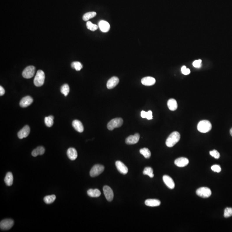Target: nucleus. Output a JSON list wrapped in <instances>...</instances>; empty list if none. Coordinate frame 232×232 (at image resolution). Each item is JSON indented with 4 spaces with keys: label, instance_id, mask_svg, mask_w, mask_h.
Here are the masks:
<instances>
[{
    "label": "nucleus",
    "instance_id": "30",
    "mask_svg": "<svg viewBox=\"0 0 232 232\" xmlns=\"http://www.w3.org/2000/svg\"><path fill=\"white\" fill-rule=\"evenodd\" d=\"M53 119L54 117L53 116H49L45 117L44 121L47 127H50L52 126L53 124Z\"/></svg>",
    "mask_w": 232,
    "mask_h": 232
},
{
    "label": "nucleus",
    "instance_id": "24",
    "mask_svg": "<svg viewBox=\"0 0 232 232\" xmlns=\"http://www.w3.org/2000/svg\"><path fill=\"white\" fill-rule=\"evenodd\" d=\"M87 194L90 197H98L101 195L100 191L98 189H90L87 191Z\"/></svg>",
    "mask_w": 232,
    "mask_h": 232
},
{
    "label": "nucleus",
    "instance_id": "17",
    "mask_svg": "<svg viewBox=\"0 0 232 232\" xmlns=\"http://www.w3.org/2000/svg\"><path fill=\"white\" fill-rule=\"evenodd\" d=\"M142 84L146 86H151L154 85L156 83V80L154 78L151 77H144L141 81Z\"/></svg>",
    "mask_w": 232,
    "mask_h": 232
},
{
    "label": "nucleus",
    "instance_id": "2",
    "mask_svg": "<svg viewBox=\"0 0 232 232\" xmlns=\"http://www.w3.org/2000/svg\"><path fill=\"white\" fill-rule=\"evenodd\" d=\"M212 128L211 123L207 120L200 121L197 125V130L202 133L208 132L211 130Z\"/></svg>",
    "mask_w": 232,
    "mask_h": 232
},
{
    "label": "nucleus",
    "instance_id": "36",
    "mask_svg": "<svg viewBox=\"0 0 232 232\" xmlns=\"http://www.w3.org/2000/svg\"><path fill=\"white\" fill-rule=\"evenodd\" d=\"M193 65L195 68H200L202 66V60H199L194 61L193 63Z\"/></svg>",
    "mask_w": 232,
    "mask_h": 232
},
{
    "label": "nucleus",
    "instance_id": "32",
    "mask_svg": "<svg viewBox=\"0 0 232 232\" xmlns=\"http://www.w3.org/2000/svg\"><path fill=\"white\" fill-rule=\"evenodd\" d=\"M71 66L73 69H75L77 71H80L83 68V65L80 62H73L71 64Z\"/></svg>",
    "mask_w": 232,
    "mask_h": 232
},
{
    "label": "nucleus",
    "instance_id": "8",
    "mask_svg": "<svg viewBox=\"0 0 232 232\" xmlns=\"http://www.w3.org/2000/svg\"><path fill=\"white\" fill-rule=\"evenodd\" d=\"M35 73V68L33 66L26 67L22 72V75L26 79H29L34 76Z\"/></svg>",
    "mask_w": 232,
    "mask_h": 232
},
{
    "label": "nucleus",
    "instance_id": "19",
    "mask_svg": "<svg viewBox=\"0 0 232 232\" xmlns=\"http://www.w3.org/2000/svg\"><path fill=\"white\" fill-rule=\"evenodd\" d=\"M67 154L71 161H74L77 157V152L75 148L70 147L67 151Z\"/></svg>",
    "mask_w": 232,
    "mask_h": 232
},
{
    "label": "nucleus",
    "instance_id": "33",
    "mask_svg": "<svg viewBox=\"0 0 232 232\" xmlns=\"http://www.w3.org/2000/svg\"><path fill=\"white\" fill-rule=\"evenodd\" d=\"M86 27L88 29L92 31H96L98 28V25L94 24L90 21H88L86 22Z\"/></svg>",
    "mask_w": 232,
    "mask_h": 232
},
{
    "label": "nucleus",
    "instance_id": "16",
    "mask_svg": "<svg viewBox=\"0 0 232 232\" xmlns=\"http://www.w3.org/2000/svg\"><path fill=\"white\" fill-rule=\"evenodd\" d=\"M119 79L117 77H113L110 78L107 83V88L108 89H113L119 83Z\"/></svg>",
    "mask_w": 232,
    "mask_h": 232
},
{
    "label": "nucleus",
    "instance_id": "9",
    "mask_svg": "<svg viewBox=\"0 0 232 232\" xmlns=\"http://www.w3.org/2000/svg\"><path fill=\"white\" fill-rule=\"evenodd\" d=\"M104 193L107 200L111 202L114 198V193L112 189L108 186H104L103 188Z\"/></svg>",
    "mask_w": 232,
    "mask_h": 232
},
{
    "label": "nucleus",
    "instance_id": "10",
    "mask_svg": "<svg viewBox=\"0 0 232 232\" xmlns=\"http://www.w3.org/2000/svg\"><path fill=\"white\" fill-rule=\"evenodd\" d=\"M30 132V129L29 125H25L18 133V137L19 139H22L28 137Z\"/></svg>",
    "mask_w": 232,
    "mask_h": 232
},
{
    "label": "nucleus",
    "instance_id": "40",
    "mask_svg": "<svg viewBox=\"0 0 232 232\" xmlns=\"http://www.w3.org/2000/svg\"><path fill=\"white\" fill-rule=\"evenodd\" d=\"M5 91L3 87L2 86H0V95L2 96L5 94Z\"/></svg>",
    "mask_w": 232,
    "mask_h": 232
},
{
    "label": "nucleus",
    "instance_id": "12",
    "mask_svg": "<svg viewBox=\"0 0 232 232\" xmlns=\"http://www.w3.org/2000/svg\"><path fill=\"white\" fill-rule=\"evenodd\" d=\"M115 165L117 170L121 173L125 175L128 173V169L127 166L121 161H116Z\"/></svg>",
    "mask_w": 232,
    "mask_h": 232
},
{
    "label": "nucleus",
    "instance_id": "13",
    "mask_svg": "<svg viewBox=\"0 0 232 232\" xmlns=\"http://www.w3.org/2000/svg\"><path fill=\"white\" fill-rule=\"evenodd\" d=\"M33 102V100L31 96H25L22 99L20 102V106L22 108H25V107L29 106L30 104H32Z\"/></svg>",
    "mask_w": 232,
    "mask_h": 232
},
{
    "label": "nucleus",
    "instance_id": "18",
    "mask_svg": "<svg viewBox=\"0 0 232 232\" xmlns=\"http://www.w3.org/2000/svg\"><path fill=\"white\" fill-rule=\"evenodd\" d=\"M99 27L103 32H107L110 29V25L108 22L104 20H101L99 22Z\"/></svg>",
    "mask_w": 232,
    "mask_h": 232
},
{
    "label": "nucleus",
    "instance_id": "4",
    "mask_svg": "<svg viewBox=\"0 0 232 232\" xmlns=\"http://www.w3.org/2000/svg\"><path fill=\"white\" fill-rule=\"evenodd\" d=\"M123 124V120L121 118H116L111 120L108 125L107 127L109 130H113L115 128L121 127Z\"/></svg>",
    "mask_w": 232,
    "mask_h": 232
},
{
    "label": "nucleus",
    "instance_id": "41",
    "mask_svg": "<svg viewBox=\"0 0 232 232\" xmlns=\"http://www.w3.org/2000/svg\"><path fill=\"white\" fill-rule=\"evenodd\" d=\"M141 116L142 118H146V116H147V112L144 111H142L141 112Z\"/></svg>",
    "mask_w": 232,
    "mask_h": 232
},
{
    "label": "nucleus",
    "instance_id": "27",
    "mask_svg": "<svg viewBox=\"0 0 232 232\" xmlns=\"http://www.w3.org/2000/svg\"><path fill=\"white\" fill-rule=\"evenodd\" d=\"M56 199V196L55 195H52L46 196L44 197L43 200L44 202L47 204H50L53 203Z\"/></svg>",
    "mask_w": 232,
    "mask_h": 232
},
{
    "label": "nucleus",
    "instance_id": "25",
    "mask_svg": "<svg viewBox=\"0 0 232 232\" xmlns=\"http://www.w3.org/2000/svg\"><path fill=\"white\" fill-rule=\"evenodd\" d=\"M45 149L43 147L40 146L34 149L32 153V156L34 157L38 156V155H42L44 154L45 153Z\"/></svg>",
    "mask_w": 232,
    "mask_h": 232
},
{
    "label": "nucleus",
    "instance_id": "5",
    "mask_svg": "<svg viewBox=\"0 0 232 232\" xmlns=\"http://www.w3.org/2000/svg\"><path fill=\"white\" fill-rule=\"evenodd\" d=\"M104 166L102 165L96 164L94 165L90 171V175L92 177L98 176L104 171Z\"/></svg>",
    "mask_w": 232,
    "mask_h": 232
},
{
    "label": "nucleus",
    "instance_id": "7",
    "mask_svg": "<svg viewBox=\"0 0 232 232\" xmlns=\"http://www.w3.org/2000/svg\"><path fill=\"white\" fill-rule=\"evenodd\" d=\"M14 225V221L11 219H6L1 221L0 228L1 230L7 231L10 230Z\"/></svg>",
    "mask_w": 232,
    "mask_h": 232
},
{
    "label": "nucleus",
    "instance_id": "23",
    "mask_svg": "<svg viewBox=\"0 0 232 232\" xmlns=\"http://www.w3.org/2000/svg\"><path fill=\"white\" fill-rule=\"evenodd\" d=\"M13 177L12 173L11 172H8L4 178V182L6 185L11 186L13 184Z\"/></svg>",
    "mask_w": 232,
    "mask_h": 232
},
{
    "label": "nucleus",
    "instance_id": "42",
    "mask_svg": "<svg viewBox=\"0 0 232 232\" xmlns=\"http://www.w3.org/2000/svg\"><path fill=\"white\" fill-rule=\"evenodd\" d=\"M230 133H231V135L232 136V128L230 130Z\"/></svg>",
    "mask_w": 232,
    "mask_h": 232
},
{
    "label": "nucleus",
    "instance_id": "21",
    "mask_svg": "<svg viewBox=\"0 0 232 232\" xmlns=\"http://www.w3.org/2000/svg\"><path fill=\"white\" fill-rule=\"evenodd\" d=\"M145 204L150 207H156L159 206L161 204V202L156 199H147L145 201Z\"/></svg>",
    "mask_w": 232,
    "mask_h": 232
},
{
    "label": "nucleus",
    "instance_id": "11",
    "mask_svg": "<svg viewBox=\"0 0 232 232\" xmlns=\"http://www.w3.org/2000/svg\"><path fill=\"white\" fill-rule=\"evenodd\" d=\"M140 139L139 133H135L134 135H130L125 139V143L127 144H134L137 143Z\"/></svg>",
    "mask_w": 232,
    "mask_h": 232
},
{
    "label": "nucleus",
    "instance_id": "15",
    "mask_svg": "<svg viewBox=\"0 0 232 232\" xmlns=\"http://www.w3.org/2000/svg\"><path fill=\"white\" fill-rule=\"evenodd\" d=\"M163 179L164 183L170 189H173L175 188V184L174 182L170 176L167 175H164Z\"/></svg>",
    "mask_w": 232,
    "mask_h": 232
},
{
    "label": "nucleus",
    "instance_id": "29",
    "mask_svg": "<svg viewBox=\"0 0 232 232\" xmlns=\"http://www.w3.org/2000/svg\"><path fill=\"white\" fill-rule=\"evenodd\" d=\"M140 153L141 154L143 155L145 158L148 159L151 157V152L148 148L144 147V148L140 149Z\"/></svg>",
    "mask_w": 232,
    "mask_h": 232
},
{
    "label": "nucleus",
    "instance_id": "26",
    "mask_svg": "<svg viewBox=\"0 0 232 232\" xmlns=\"http://www.w3.org/2000/svg\"><path fill=\"white\" fill-rule=\"evenodd\" d=\"M96 15V12H90L86 13L83 16V20L85 21H87L92 18L95 17Z\"/></svg>",
    "mask_w": 232,
    "mask_h": 232
},
{
    "label": "nucleus",
    "instance_id": "22",
    "mask_svg": "<svg viewBox=\"0 0 232 232\" xmlns=\"http://www.w3.org/2000/svg\"><path fill=\"white\" fill-rule=\"evenodd\" d=\"M168 108L172 111H175L178 108V104L177 101L175 99H171L169 100L167 102Z\"/></svg>",
    "mask_w": 232,
    "mask_h": 232
},
{
    "label": "nucleus",
    "instance_id": "31",
    "mask_svg": "<svg viewBox=\"0 0 232 232\" xmlns=\"http://www.w3.org/2000/svg\"><path fill=\"white\" fill-rule=\"evenodd\" d=\"M70 91V88L69 85L64 84L62 86L61 88V92L65 96H67Z\"/></svg>",
    "mask_w": 232,
    "mask_h": 232
},
{
    "label": "nucleus",
    "instance_id": "1",
    "mask_svg": "<svg viewBox=\"0 0 232 232\" xmlns=\"http://www.w3.org/2000/svg\"><path fill=\"white\" fill-rule=\"evenodd\" d=\"M180 133L178 132H174L171 134L168 137L165 142V144L167 147H173L176 144L179 142L180 139Z\"/></svg>",
    "mask_w": 232,
    "mask_h": 232
},
{
    "label": "nucleus",
    "instance_id": "6",
    "mask_svg": "<svg viewBox=\"0 0 232 232\" xmlns=\"http://www.w3.org/2000/svg\"><path fill=\"white\" fill-rule=\"evenodd\" d=\"M196 193L198 196L202 198H208L211 196L212 191L208 187H202L196 190Z\"/></svg>",
    "mask_w": 232,
    "mask_h": 232
},
{
    "label": "nucleus",
    "instance_id": "38",
    "mask_svg": "<svg viewBox=\"0 0 232 232\" xmlns=\"http://www.w3.org/2000/svg\"><path fill=\"white\" fill-rule=\"evenodd\" d=\"M182 72L184 75H188L191 73V71L189 69H187L185 66H183L182 68Z\"/></svg>",
    "mask_w": 232,
    "mask_h": 232
},
{
    "label": "nucleus",
    "instance_id": "20",
    "mask_svg": "<svg viewBox=\"0 0 232 232\" xmlns=\"http://www.w3.org/2000/svg\"><path fill=\"white\" fill-rule=\"evenodd\" d=\"M72 125L74 129L79 132H82L84 130L83 125L78 120H74L72 122Z\"/></svg>",
    "mask_w": 232,
    "mask_h": 232
},
{
    "label": "nucleus",
    "instance_id": "28",
    "mask_svg": "<svg viewBox=\"0 0 232 232\" xmlns=\"http://www.w3.org/2000/svg\"><path fill=\"white\" fill-rule=\"evenodd\" d=\"M143 173L144 175H147L150 178H152L154 177V174L153 173V170L151 167H147L144 168Z\"/></svg>",
    "mask_w": 232,
    "mask_h": 232
},
{
    "label": "nucleus",
    "instance_id": "37",
    "mask_svg": "<svg viewBox=\"0 0 232 232\" xmlns=\"http://www.w3.org/2000/svg\"><path fill=\"white\" fill-rule=\"evenodd\" d=\"M211 170L214 172L217 173L220 172L221 171V167H220V165H212L211 167Z\"/></svg>",
    "mask_w": 232,
    "mask_h": 232
},
{
    "label": "nucleus",
    "instance_id": "3",
    "mask_svg": "<svg viewBox=\"0 0 232 232\" xmlns=\"http://www.w3.org/2000/svg\"><path fill=\"white\" fill-rule=\"evenodd\" d=\"M45 74L42 70H39L37 72L34 80V83L35 86L40 87L44 84L45 81Z\"/></svg>",
    "mask_w": 232,
    "mask_h": 232
},
{
    "label": "nucleus",
    "instance_id": "39",
    "mask_svg": "<svg viewBox=\"0 0 232 232\" xmlns=\"http://www.w3.org/2000/svg\"><path fill=\"white\" fill-rule=\"evenodd\" d=\"M146 118L148 120H151V119H152V112L151 111H148V112H147Z\"/></svg>",
    "mask_w": 232,
    "mask_h": 232
},
{
    "label": "nucleus",
    "instance_id": "35",
    "mask_svg": "<svg viewBox=\"0 0 232 232\" xmlns=\"http://www.w3.org/2000/svg\"><path fill=\"white\" fill-rule=\"evenodd\" d=\"M210 154L213 157H214L215 159H218L220 158V153L217 151V150H214L212 151H210Z\"/></svg>",
    "mask_w": 232,
    "mask_h": 232
},
{
    "label": "nucleus",
    "instance_id": "34",
    "mask_svg": "<svg viewBox=\"0 0 232 232\" xmlns=\"http://www.w3.org/2000/svg\"><path fill=\"white\" fill-rule=\"evenodd\" d=\"M232 216V208H226L225 209L224 217L226 218Z\"/></svg>",
    "mask_w": 232,
    "mask_h": 232
},
{
    "label": "nucleus",
    "instance_id": "14",
    "mask_svg": "<svg viewBox=\"0 0 232 232\" xmlns=\"http://www.w3.org/2000/svg\"><path fill=\"white\" fill-rule=\"evenodd\" d=\"M189 163L188 159L185 157H180L175 161V165L179 167H185Z\"/></svg>",
    "mask_w": 232,
    "mask_h": 232
}]
</instances>
